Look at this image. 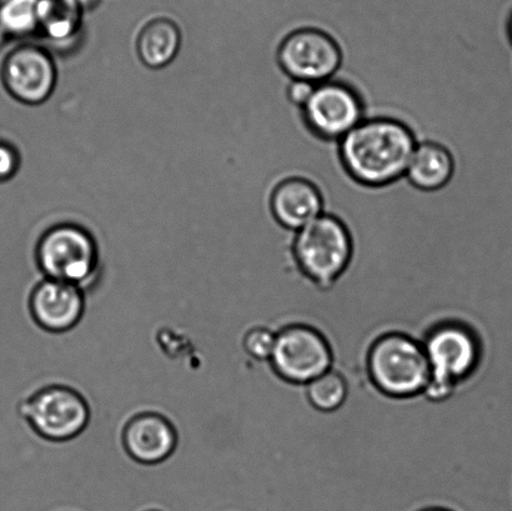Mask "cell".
Listing matches in <instances>:
<instances>
[{
  "label": "cell",
  "instance_id": "cell-15",
  "mask_svg": "<svg viewBox=\"0 0 512 511\" xmlns=\"http://www.w3.org/2000/svg\"><path fill=\"white\" fill-rule=\"evenodd\" d=\"M454 169V158L450 150L443 144L425 140L416 145L405 178L416 189L436 192L449 184Z\"/></svg>",
  "mask_w": 512,
  "mask_h": 511
},
{
  "label": "cell",
  "instance_id": "cell-14",
  "mask_svg": "<svg viewBox=\"0 0 512 511\" xmlns=\"http://www.w3.org/2000/svg\"><path fill=\"white\" fill-rule=\"evenodd\" d=\"M182 40V30L173 19L158 17L150 19L140 29L135 48L144 67L159 70L178 57Z\"/></svg>",
  "mask_w": 512,
  "mask_h": 511
},
{
  "label": "cell",
  "instance_id": "cell-11",
  "mask_svg": "<svg viewBox=\"0 0 512 511\" xmlns=\"http://www.w3.org/2000/svg\"><path fill=\"white\" fill-rule=\"evenodd\" d=\"M84 309L83 288L77 285L45 278L30 293V315L45 332H69L82 320Z\"/></svg>",
  "mask_w": 512,
  "mask_h": 511
},
{
  "label": "cell",
  "instance_id": "cell-3",
  "mask_svg": "<svg viewBox=\"0 0 512 511\" xmlns=\"http://www.w3.org/2000/svg\"><path fill=\"white\" fill-rule=\"evenodd\" d=\"M423 345L431 372L424 395L433 402L449 399L480 367L483 347L468 324L456 320L438 323L426 333Z\"/></svg>",
  "mask_w": 512,
  "mask_h": 511
},
{
  "label": "cell",
  "instance_id": "cell-1",
  "mask_svg": "<svg viewBox=\"0 0 512 511\" xmlns=\"http://www.w3.org/2000/svg\"><path fill=\"white\" fill-rule=\"evenodd\" d=\"M418 140L408 125L391 118H365L339 142L346 173L366 187L403 179Z\"/></svg>",
  "mask_w": 512,
  "mask_h": 511
},
{
  "label": "cell",
  "instance_id": "cell-23",
  "mask_svg": "<svg viewBox=\"0 0 512 511\" xmlns=\"http://www.w3.org/2000/svg\"><path fill=\"white\" fill-rule=\"evenodd\" d=\"M10 40L12 39H10L7 32H5V30L2 27H0V50H2L4 47H7Z\"/></svg>",
  "mask_w": 512,
  "mask_h": 511
},
{
  "label": "cell",
  "instance_id": "cell-25",
  "mask_svg": "<svg viewBox=\"0 0 512 511\" xmlns=\"http://www.w3.org/2000/svg\"><path fill=\"white\" fill-rule=\"evenodd\" d=\"M420 511H454V510H451L448 508L434 507V508L423 509Z\"/></svg>",
  "mask_w": 512,
  "mask_h": 511
},
{
  "label": "cell",
  "instance_id": "cell-2",
  "mask_svg": "<svg viewBox=\"0 0 512 511\" xmlns=\"http://www.w3.org/2000/svg\"><path fill=\"white\" fill-rule=\"evenodd\" d=\"M291 255L301 278L316 288L329 290L348 273L354 258V242L339 218L324 213L294 233Z\"/></svg>",
  "mask_w": 512,
  "mask_h": 511
},
{
  "label": "cell",
  "instance_id": "cell-4",
  "mask_svg": "<svg viewBox=\"0 0 512 511\" xmlns=\"http://www.w3.org/2000/svg\"><path fill=\"white\" fill-rule=\"evenodd\" d=\"M371 383L385 397L410 399L424 394L431 372L423 342L399 332L380 335L366 359Z\"/></svg>",
  "mask_w": 512,
  "mask_h": 511
},
{
  "label": "cell",
  "instance_id": "cell-13",
  "mask_svg": "<svg viewBox=\"0 0 512 511\" xmlns=\"http://www.w3.org/2000/svg\"><path fill=\"white\" fill-rule=\"evenodd\" d=\"M125 452L135 462L155 465L172 457L178 434L170 420L158 413L135 415L123 430Z\"/></svg>",
  "mask_w": 512,
  "mask_h": 511
},
{
  "label": "cell",
  "instance_id": "cell-16",
  "mask_svg": "<svg viewBox=\"0 0 512 511\" xmlns=\"http://www.w3.org/2000/svg\"><path fill=\"white\" fill-rule=\"evenodd\" d=\"M84 10L75 0H40L39 34L54 42L73 38L82 28Z\"/></svg>",
  "mask_w": 512,
  "mask_h": 511
},
{
  "label": "cell",
  "instance_id": "cell-7",
  "mask_svg": "<svg viewBox=\"0 0 512 511\" xmlns=\"http://www.w3.org/2000/svg\"><path fill=\"white\" fill-rule=\"evenodd\" d=\"M333 350L320 330L306 324L288 325L276 333L270 364L286 383L308 385L333 369Z\"/></svg>",
  "mask_w": 512,
  "mask_h": 511
},
{
  "label": "cell",
  "instance_id": "cell-17",
  "mask_svg": "<svg viewBox=\"0 0 512 511\" xmlns=\"http://www.w3.org/2000/svg\"><path fill=\"white\" fill-rule=\"evenodd\" d=\"M306 387V398L315 410L321 413H334L348 399L349 385L343 374L330 369Z\"/></svg>",
  "mask_w": 512,
  "mask_h": 511
},
{
  "label": "cell",
  "instance_id": "cell-6",
  "mask_svg": "<svg viewBox=\"0 0 512 511\" xmlns=\"http://www.w3.org/2000/svg\"><path fill=\"white\" fill-rule=\"evenodd\" d=\"M20 415L40 438L55 443L79 437L90 422L87 400L64 385L38 390L20 404Z\"/></svg>",
  "mask_w": 512,
  "mask_h": 511
},
{
  "label": "cell",
  "instance_id": "cell-26",
  "mask_svg": "<svg viewBox=\"0 0 512 511\" xmlns=\"http://www.w3.org/2000/svg\"><path fill=\"white\" fill-rule=\"evenodd\" d=\"M147 511H160V510H154V509H152V510H147Z\"/></svg>",
  "mask_w": 512,
  "mask_h": 511
},
{
  "label": "cell",
  "instance_id": "cell-22",
  "mask_svg": "<svg viewBox=\"0 0 512 511\" xmlns=\"http://www.w3.org/2000/svg\"><path fill=\"white\" fill-rule=\"evenodd\" d=\"M80 7L84 10V12H87V10H92L100 3V0H75Z\"/></svg>",
  "mask_w": 512,
  "mask_h": 511
},
{
  "label": "cell",
  "instance_id": "cell-12",
  "mask_svg": "<svg viewBox=\"0 0 512 511\" xmlns=\"http://www.w3.org/2000/svg\"><path fill=\"white\" fill-rule=\"evenodd\" d=\"M269 207L276 223L295 233L324 214V198L310 180L286 177L271 189Z\"/></svg>",
  "mask_w": 512,
  "mask_h": 511
},
{
  "label": "cell",
  "instance_id": "cell-27",
  "mask_svg": "<svg viewBox=\"0 0 512 511\" xmlns=\"http://www.w3.org/2000/svg\"><path fill=\"white\" fill-rule=\"evenodd\" d=\"M2 2H3V0H0V3H2Z\"/></svg>",
  "mask_w": 512,
  "mask_h": 511
},
{
  "label": "cell",
  "instance_id": "cell-18",
  "mask_svg": "<svg viewBox=\"0 0 512 511\" xmlns=\"http://www.w3.org/2000/svg\"><path fill=\"white\" fill-rule=\"evenodd\" d=\"M40 0H3L0 3V27L10 39L39 34Z\"/></svg>",
  "mask_w": 512,
  "mask_h": 511
},
{
  "label": "cell",
  "instance_id": "cell-21",
  "mask_svg": "<svg viewBox=\"0 0 512 511\" xmlns=\"http://www.w3.org/2000/svg\"><path fill=\"white\" fill-rule=\"evenodd\" d=\"M316 84L306 80L289 79L286 85V97L296 108L303 109L313 95Z\"/></svg>",
  "mask_w": 512,
  "mask_h": 511
},
{
  "label": "cell",
  "instance_id": "cell-20",
  "mask_svg": "<svg viewBox=\"0 0 512 511\" xmlns=\"http://www.w3.org/2000/svg\"><path fill=\"white\" fill-rule=\"evenodd\" d=\"M22 165L19 149L8 140H0V184L8 183L17 177Z\"/></svg>",
  "mask_w": 512,
  "mask_h": 511
},
{
  "label": "cell",
  "instance_id": "cell-8",
  "mask_svg": "<svg viewBox=\"0 0 512 511\" xmlns=\"http://www.w3.org/2000/svg\"><path fill=\"white\" fill-rule=\"evenodd\" d=\"M276 59L290 79L320 84L338 75L343 53L330 34L316 28H300L281 40Z\"/></svg>",
  "mask_w": 512,
  "mask_h": 511
},
{
  "label": "cell",
  "instance_id": "cell-9",
  "mask_svg": "<svg viewBox=\"0 0 512 511\" xmlns=\"http://www.w3.org/2000/svg\"><path fill=\"white\" fill-rule=\"evenodd\" d=\"M0 80L5 92L18 103L37 107L47 102L57 87V65L48 49L23 43L5 55Z\"/></svg>",
  "mask_w": 512,
  "mask_h": 511
},
{
  "label": "cell",
  "instance_id": "cell-24",
  "mask_svg": "<svg viewBox=\"0 0 512 511\" xmlns=\"http://www.w3.org/2000/svg\"><path fill=\"white\" fill-rule=\"evenodd\" d=\"M506 35H508L509 42L512 45V13L506 19Z\"/></svg>",
  "mask_w": 512,
  "mask_h": 511
},
{
  "label": "cell",
  "instance_id": "cell-5",
  "mask_svg": "<svg viewBox=\"0 0 512 511\" xmlns=\"http://www.w3.org/2000/svg\"><path fill=\"white\" fill-rule=\"evenodd\" d=\"M35 260L45 278L83 288L99 267L97 240L82 225L55 224L40 235Z\"/></svg>",
  "mask_w": 512,
  "mask_h": 511
},
{
  "label": "cell",
  "instance_id": "cell-19",
  "mask_svg": "<svg viewBox=\"0 0 512 511\" xmlns=\"http://www.w3.org/2000/svg\"><path fill=\"white\" fill-rule=\"evenodd\" d=\"M276 342V333L266 327L248 330L243 338L244 352L258 362H270Z\"/></svg>",
  "mask_w": 512,
  "mask_h": 511
},
{
  "label": "cell",
  "instance_id": "cell-10",
  "mask_svg": "<svg viewBox=\"0 0 512 511\" xmlns=\"http://www.w3.org/2000/svg\"><path fill=\"white\" fill-rule=\"evenodd\" d=\"M311 133L326 142H340L365 119L363 100L353 87L340 80L316 84L301 109Z\"/></svg>",
  "mask_w": 512,
  "mask_h": 511
}]
</instances>
